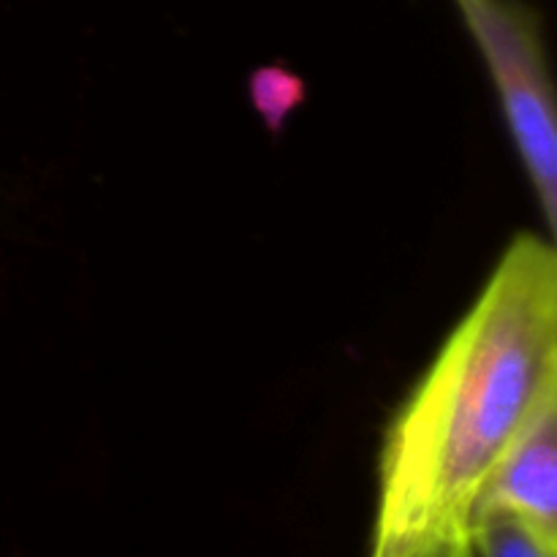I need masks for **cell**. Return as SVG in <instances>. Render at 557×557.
I'll return each mask as SVG.
<instances>
[{
    "label": "cell",
    "instance_id": "6da1fadb",
    "mask_svg": "<svg viewBox=\"0 0 557 557\" xmlns=\"http://www.w3.org/2000/svg\"><path fill=\"white\" fill-rule=\"evenodd\" d=\"M555 386L557 259L520 234L386 428L373 557L468 536L490 473Z\"/></svg>",
    "mask_w": 557,
    "mask_h": 557
},
{
    "label": "cell",
    "instance_id": "7a4b0ae2",
    "mask_svg": "<svg viewBox=\"0 0 557 557\" xmlns=\"http://www.w3.org/2000/svg\"><path fill=\"white\" fill-rule=\"evenodd\" d=\"M493 76L549 234L557 232V117L542 20L522 0H455Z\"/></svg>",
    "mask_w": 557,
    "mask_h": 557
},
{
    "label": "cell",
    "instance_id": "3957f363",
    "mask_svg": "<svg viewBox=\"0 0 557 557\" xmlns=\"http://www.w3.org/2000/svg\"><path fill=\"white\" fill-rule=\"evenodd\" d=\"M487 509L520 517L557 547V386L542 397L490 473L473 515Z\"/></svg>",
    "mask_w": 557,
    "mask_h": 557
},
{
    "label": "cell",
    "instance_id": "277c9868",
    "mask_svg": "<svg viewBox=\"0 0 557 557\" xmlns=\"http://www.w3.org/2000/svg\"><path fill=\"white\" fill-rule=\"evenodd\" d=\"M473 557H555L557 547L544 542L520 517L500 509L476 511L471 517Z\"/></svg>",
    "mask_w": 557,
    "mask_h": 557
},
{
    "label": "cell",
    "instance_id": "5b68a950",
    "mask_svg": "<svg viewBox=\"0 0 557 557\" xmlns=\"http://www.w3.org/2000/svg\"><path fill=\"white\" fill-rule=\"evenodd\" d=\"M248 92L270 134H281L288 114L305 101V82L283 65H264L250 74Z\"/></svg>",
    "mask_w": 557,
    "mask_h": 557
},
{
    "label": "cell",
    "instance_id": "8992f818",
    "mask_svg": "<svg viewBox=\"0 0 557 557\" xmlns=\"http://www.w3.org/2000/svg\"><path fill=\"white\" fill-rule=\"evenodd\" d=\"M413 557H473L471 533H468V536L446 539V542L433 544V547L422 549V553L413 555Z\"/></svg>",
    "mask_w": 557,
    "mask_h": 557
}]
</instances>
